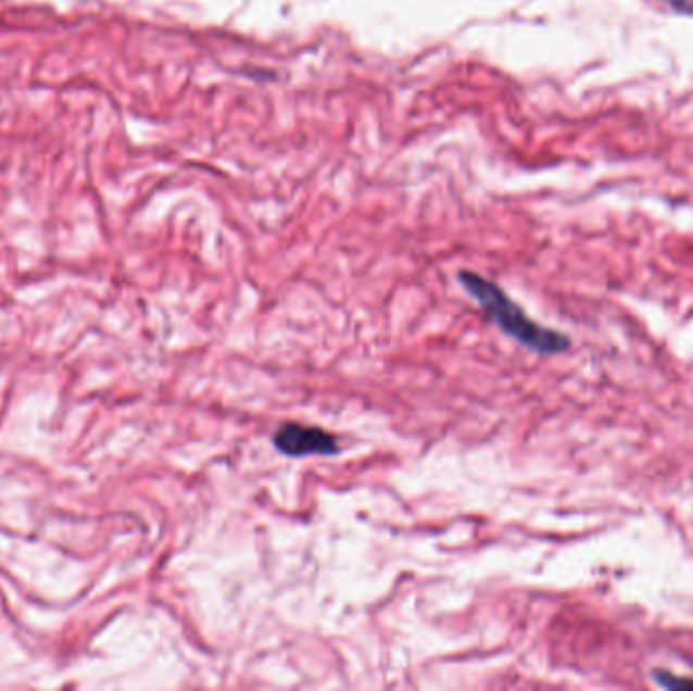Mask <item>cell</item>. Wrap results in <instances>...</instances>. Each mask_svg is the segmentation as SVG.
Returning <instances> with one entry per match:
<instances>
[{
	"mask_svg": "<svg viewBox=\"0 0 693 691\" xmlns=\"http://www.w3.org/2000/svg\"><path fill=\"white\" fill-rule=\"evenodd\" d=\"M681 15L693 16V0H659Z\"/></svg>",
	"mask_w": 693,
	"mask_h": 691,
	"instance_id": "4",
	"label": "cell"
},
{
	"mask_svg": "<svg viewBox=\"0 0 693 691\" xmlns=\"http://www.w3.org/2000/svg\"><path fill=\"white\" fill-rule=\"evenodd\" d=\"M458 280L468 294L481 304L482 311L497 323L499 329L507 332L517 343L545 355L562 353L570 347V339L564 332L533 323L524 309L515 304L495 282L475 272H461Z\"/></svg>",
	"mask_w": 693,
	"mask_h": 691,
	"instance_id": "1",
	"label": "cell"
},
{
	"mask_svg": "<svg viewBox=\"0 0 693 691\" xmlns=\"http://www.w3.org/2000/svg\"><path fill=\"white\" fill-rule=\"evenodd\" d=\"M655 679L665 686V688H693V679H679V677H671V674H662V671H655Z\"/></svg>",
	"mask_w": 693,
	"mask_h": 691,
	"instance_id": "3",
	"label": "cell"
},
{
	"mask_svg": "<svg viewBox=\"0 0 693 691\" xmlns=\"http://www.w3.org/2000/svg\"><path fill=\"white\" fill-rule=\"evenodd\" d=\"M274 447L282 454L299 456H331L339 452V440L318 426H306L299 422L282 424L272 438Z\"/></svg>",
	"mask_w": 693,
	"mask_h": 691,
	"instance_id": "2",
	"label": "cell"
}]
</instances>
